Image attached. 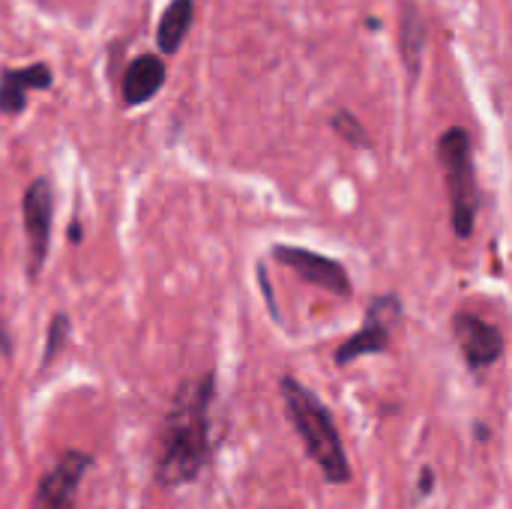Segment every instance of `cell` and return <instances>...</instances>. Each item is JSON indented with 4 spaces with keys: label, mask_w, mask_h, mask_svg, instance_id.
Instances as JSON below:
<instances>
[{
    "label": "cell",
    "mask_w": 512,
    "mask_h": 509,
    "mask_svg": "<svg viewBox=\"0 0 512 509\" xmlns=\"http://www.w3.org/2000/svg\"><path fill=\"white\" fill-rule=\"evenodd\" d=\"M54 81L48 63H27V66H6L0 72V114L18 117L27 108V96L33 90H48Z\"/></svg>",
    "instance_id": "30bf717a"
},
{
    "label": "cell",
    "mask_w": 512,
    "mask_h": 509,
    "mask_svg": "<svg viewBox=\"0 0 512 509\" xmlns=\"http://www.w3.org/2000/svg\"><path fill=\"white\" fill-rule=\"evenodd\" d=\"M438 165L444 171L447 201H450V222L459 240H471L480 213V183L474 165V141L465 126H447L438 135Z\"/></svg>",
    "instance_id": "3957f363"
},
{
    "label": "cell",
    "mask_w": 512,
    "mask_h": 509,
    "mask_svg": "<svg viewBox=\"0 0 512 509\" xmlns=\"http://www.w3.org/2000/svg\"><path fill=\"white\" fill-rule=\"evenodd\" d=\"M330 126L333 132L348 144V147H357V150H372V138L366 132V126L360 123V117L348 108H339L333 117H330Z\"/></svg>",
    "instance_id": "4fadbf2b"
},
{
    "label": "cell",
    "mask_w": 512,
    "mask_h": 509,
    "mask_svg": "<svg viewBox=\"0 0 512 509\" xmlns=\"http://www.w3.org/2000/svg\"><path fill=\"white\" fill-rule=\"evenodd\" d=\"M93 468V456L81 450H66L36 483L33 509H75L81 483Z\"/></svg>",
    "instance_id": "ba28073f"
},
{
    "label": "cell",
    "mask_w": 512,
    "mask_h": 509,
    "mask_svg": "<svg viewBox=\"0 0 512 509\" xmlns=\"http://www.w3.org/2000/svg\"><path fill=\"white\" fill-rule=\"evenodd\" d=\"M279 393H282L288 423L294 426L297 438L303 441L309 462L318 468L324 483L348 486L354 480V471H351V459H348L342 432H339L330 408L294 375H282Z\"/></svg>",
    "instance_id": "7a4b0ae2"
},
{
    "label": "cell",
    "mask_w": 512,
    "mask_h": 509,
    "mask_svg": "<svg viewBox=\"0 0 512 509\" xmlns=\"http://www.w3.org/2000/svg\"><path fill=\"white\" fill-rule=\"evenodd\" d=\"M273 261H279L282 267L297 273L303 282H309V285H315L321 291H330L339 300L354 297V282L348 276V267L342 261H336V258H327V255H321L315 249H306V246L279 243V246H273Z\"/></svg>",
    "instance_id": "8992f818"
},
{
    "label": "cell",
    "mask_w": 512,
    "mask_h": 509,
    "mask_svg": "<svg viewBox=\"0 0 512 509\" xmlns=\"http://www.w3.org/2000/svg\"><path fill=\"white\" fill-rule=\"evenodd\" d=\"M192 21H195V0H171L159 18V27H156L159 54H165V57L177 54L180 45L186 42L189 30H192Z\"/></svg>",
    "instance_id": "7c38bea8"
},
{
    "label": "cell",
    "mask_w": 512,
    "mask_h": 509,
    "mask_svg": "<svg viewBox=\"0 0 512 509\" xmlns=\"http://www.w3.org/2000/svg\"><path fill=\"white\" fill-rule=\"evenodd\" d=\"M0 354H3V357H9V354H12L9 330H6V324H3V321H0Z\"/></svg>",
    "instance_id": "2e32d148"
},
{
    "label": "cell",
    "mask_w": 512,
    "mask_h": 509,
    "mask_svg": "<svg viewBox=\"0 0 512 509\" xmlns=\"http://www.w3.org/2000/svg\"><path fill=\"white\" fill-rule=\"evenodd\" d=\"M426 45H429V21H426L420 3L402 0L399 3V15H396V48H399L402 66L408 69V75L414 81L423 72Z\"/></svg>",
    "instance_id": "9c48e42d"
},
{
    "label": "cell",
    "mask_w": 512,
    "mask_h": 509,
    "mask_svg": "<svg viewBox=\"0 0 512 509\" xmlns=\"http://www.w3.org/2000/svg\"><path fill=\"white\" fill-rule=\"evenodd\" d=\"M165 78H168V66L162 54H138L135 60H129L120 78L123 105L135 108V105L150 102L165 87Z\"/></svg>",
    "instance_id": "8fae6325"
},
{
    "label": "cell",
    "mask_w": 512,
    "mask_h": 509,
    "mask_svg": "<svg viewBox=\"0 0 512 509\" xmlns=\"http://www.w3.org/2000/svg\"><path fill=\"white\" fill-rule=\"evenodd\" d=\"M69 333H72L69 315H66V312H54V318H51V324H48V342H45V354H42V369L54 363V357L60 354V348H63L66 339H69Z\"/></svg>",
    "instance_id": "5bb4252c"
},
{
    "label": "cell",
    "mask_w": 512,
    "mask_h": 509,
    "mask_svg": "<svg viewBox=\"0 0 512 509\" xmlns=\"http://www.w3.org/2000/svg\"><path fill=\"white\" fill-rule=\"evenodd\" d=\"M21 219L27 237V279H39L48 261L54 225V186L48 177H36L27 183L21 195Z\"/></svg>",
    "instance_id": "5b68a950"
},
{
    "label": "cell",
    "mask_w": 512,
    "mask_h": 509,
    "mask_svg": "<svg viewBox=\"0 0 512 509\" xmlns=\"http://www.w3.org/2000/svg\"><path fill=\"white\" fill-rule=\"evenodd\" d=\"M435 486H438V474H435V468H432V465H423V468L417 471V486H414V501H417V504H423V501H429V498L435 495Z\"/></svg>",
    "instance_id": "9a60e30c"
},
{
    "label": "cell",
    "mask_w": 512,
    "mask_h": 509,
    "mask_svg": "<svg viewBox=\"0 0 512 509\" xmlns=\"http://www.w3.org/2000/svg\"><path fill=\"white\" fill-rule=\"evenodd\" d=\"M402 321V300L399 294H378L366 306V321L357 333H351L333 354V363L339 369L363 360V357H378L387 354L393 345V330Z\"/></svg>",
    "instance_id": "277c9868"
},
{
    "label": "cell",
    "mask_w": 512,
    "mask_h": 509,
    "mask_svg": "<svg viewBox=\"0 0 512 509\" xmlns=\"http://www.w3.org/2000/svg\"><path fill=\"white\" fill-rule=\"evenodd\" d=\"M213 405L216 372L186 378L159 426L156 441V483L162 489H180L195 483L213 459Z\"/></svg>",
    "instance_id": "6da1fadb"
},
{
    "label": "cell",
    "mask_w": 512,
    "mask_h": 509,
    "mask_svg": "<svg viewBox=\"0 0 512 509\" xmlns=\"http://www.w3.org/2000/svg\"><path fill=\"white\" fill-rule=\"evenodd\" d=\"M477 438L486 441V426H483V423H477Z\"/></svg>",
    "instance_id": "e0dca14e"
},
{
    "label": "cell",
    "mask_w": 512,
    "mask_h": 509,
    "mask_svg": "<svg viewBox=\"0 0 512 509\" xmlns=\"http://www.w3.org/2000/svg\"><path fill=\"white\" fill-rule=\"evenodd\" d=\"M450 330H453V339H456V348H459L465 366L474 375L492 369L507 351V339H504L501 327L474 312H465V309L456 312L450 321Z\"/></svg>",
    "instance_id": "52a82bcc"
}]
</instances>
